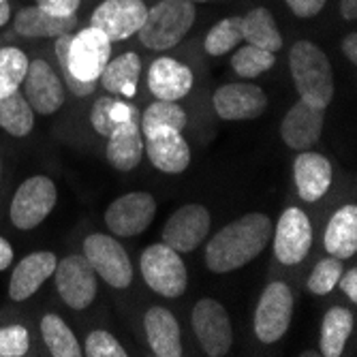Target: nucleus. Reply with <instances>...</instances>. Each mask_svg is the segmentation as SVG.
<instances>
[{
	"mask_svg": "<svg viewBox=\"0 0 357 357\" xmlns=\"http://www.w3.org/2000/svg\"><path fill=\"white\" fill-rule=\"evenodd\" d=\"M30 340L24 326L0 328V357H22L28 353Z\"/></svg>",
	"mask_w": 357,
	"mask_h": 357,
	"instance_id": "obj_35",
	"label": "nucleus"
},
{
	"mask_svg": "<svg viewBox=\"0 0 357 357\" xmlns=\"http://www.w3.org/2000/svg\"><path fill=\"white\" fill-rule=\"evenodd\" d=\"M58 261L56 255L50 250H41V252H32L28 257H24L17 264V268L11 274V282H9V296L15 302H24L30 296H35L41 289V284L54 276Z\"/></svg>",
	"mask_w": 357,
	"mask_h": 357,
	"instance_id": "obj_17",
	"label": "nucleus"
},
{
	"mask_svg": "<svg viewBox=\"0 0 357 357\" xmlns=\"http://www.w3.org/2000/svg\"><path fill=\"white\" fill-rule=\"evenodd\" d=\"M328 0H287V7L298 17H314Z\"/></svg>",
	"mask_w": 357,
	"mask_h": 357,
	"instance_id": "obj_39",
	"label": "nucleus"
},
{
	"mask_svg": "<svg viewBox=\"0 0 357 357\" xmlns=\"http://www.w3.org/2000/svg\"><path fill=\"white\" fill-rule=\"evenodd\" d=\"M342 276V264L340 259L336 257H330V259H323V261H319L312 270V274L308 276V291L314 296H328L330 291L338 284Z\"/></svg>",
	"mask_w": 357,
	"mask_h": 357,
	"instance_id": "obj_34",
	"label": "nucleus"
},
{
	"mask_svg": "<svg viewBox=\"0 0 357 357\" xmlns=\"http://www.w3.org/2000/svg\"><path fill=\"white\" fill-rule=\"evenodd\" d=\"M210 212L199 204H188L176 210L163 229V244L176 252H192L210 231Z\"/></svg>",
	"mask_w": 357,
	"mask_h": 357,
	"instance_id": "obj_13",
	"label": "nucleus"
},
{
	"mask_svg": "<svg viewBox=\"0 0 357 357\" xmlns=\"http://www.w3.org/2000/svg\"><path fill=\"white\" fill-rule=\"evenodd\" d=\"M114 96H101L99 101L94 103L92 112H90V122L94 126V131L99 133L101 137H109L112 131L118 126V122L112 116V107H114Z\"/></svg>",
	"mask_w": 357,
	"mask_h": 357,
	"instance_id": "obj_37",
	"label": "nucleus"
},
{
	"mask_svg": "<svg viewBox=\"0 0 357 357\" xmlns=\"http://www.w3.org/2000/svg\"><path fill=\"white\" fill-rule=\"evenodd\" d=\"M56 289L62 302L73 310H84L96 298V272L84 255L64 257L54 270Z\"/></svg>",
	"mask_w": 357,
	"mask_h": 357,
	"instance_id": "obj_8",
	"label": "nucleus"
},
{
	"mask_svg": "<svg viewBox=\"0 0 357 357\" xmlns=\"http://www.w3.org/2000/svg\"><path fill=\"white\" fill-rule=\"evenodd\" d=\"M56 184L47 176H32L15 190L11 202V222L17 229H35L54 210Z\"/></svg>",
	"mask_w": 357,
	"mask_h": 357,
	"instance_id": "obj_6",
	"label": "nucleus"
},
{
	"mask_svg": "<svg viewBox=\"0 0 357 357\" xmlns=\"http://www.w3.org/2000/svg\"><path fill=\"white\" fill-rule=\"evenodd\" d=\"M142 73V60L135 52H126L118 56L116 60H109L107 67L101 73V84L112 94L122 96H135L137 82Z\"/></svg>",
	"mask_w": 357,
	"mask_h": 357,
	"instance_id": "obj_25",
	"label": "nucleus"
},
{
	"mask_svg": "<svg viewBox=\"0 0 357 357\" xmlns=\"http://www.w3.org/2000/svg\"><path fill=\"white\" fill-rule=\"evenodd\" d=\"M326 122V109L314 107L306 101H298L291 107L280 124V135L284 144L294 150H306L312 148L323 131Z\"/></svg>",
	"mask_w": 357,
	"mask_h": 357,
	"instance_id": "obj_16",
	"label": "nucleus"
},
{
	"mask_svg": "<svg viewBox=\"0 0 357 357\" xmlns=\"http://www.w3.org/2000/svg\"><path fill=\"white\" fill-rule=\"evenodd\" d=\"M148 15L144 0H105L94 9L90 26L99 28L103 35L114 41H124L142 28Z\"/></svg>",
	"mask_w": 357,
	"mask_h": 357,
	"instance_id": "obj_11",
	"label": "nucleus"
},
{
	"mask_svg": "<svg viewBox=\"0 0 357 357\" xmlns=\"http://www.w3.org/2000/svg\"><path fill=\"white\" fill-rule=\"evenodd\" d=\"M11 261H13V248L5 238H0V272L7 270Z\"/></svg>",
	"mask_w": 357,
	"mask_h": 357,
	"instance_id": "obj_41",
	"label": "nucleus"
},
{
	"mask_svg": "<svg viewBox=\"0 0 357 357\" xmlns=\"http://www.w3.org/2000/svg\"><path fill=\"white\" fill-rule=\"evenodd\" d=\"M242 39L248 45H257L274 54L282 47V37L276 28V22L264 7L252 9L242 17Z\"/></svg>",
	"mask_w": 357,
	"mask_h": 357,
	"instance_id": "obj_26",
	"label": "nucleus"
},
{
	"mask_svg": "<svg viewBox=\"0 0 357 357\" xmlns=\"http://www.w3.org/2000/svg\"><path fill=\"white\" fill-rule=\"evenodd\" d=\"M274 52L261 50L257 45H244L242 50H238L231 58V67L240 77H257L266 71H270L274 67Z\"/></svg>",
	"mask_w": 357,
	"mask_h": 357,
	"instance_id": "obj_33",
	"label": "nucleus"
},
{
	"mask_svg": "<svg viewBox=\"0 0 357 357\" xmlns=\"http://www.w3.org/2000/svg\"><path fill=\"white\" fill-rule=\"evenodd\" d=\"M342 54L351 62H357V35H355V32H351V35L344 37V41H342Z\"/></svg>",
	"mask_w": 357,
	"mask_h": 357,
	"instance_id": "obj_42",
	"label": "nucleus"
},
{
	"mask_svg": "<svg viewBox=\"0 0 357 357\" xmlns=\"http://www.w3.org/2000/svg\"><path fill=\"white\" fill-rule=\"evenodd\" d=\"M212 101L222 120H252L268 107L266 92L255 84H227L214 92Z\"/></svg>",
	"mask_w": 357,
	"mask_h": 357,
	"instance_id": "obj_15",
	"label": "nucleus"
},
{
	"mask_svg": "<svg viewBox=\"0 0 357 357\" xmlns=\"http://www.w3.org/2000/svg\"><path fill=\"white\" fill-rule=\"evenodd\" d=\"M35 124V109L30 107L26 96L17 92L0 99V126L13 137H26Z\"/></svg>",
	"mask_w": 357,
	"mask_h": 357,
	"instance_id": "obj_28",
	"label": "nucleus"
},
{
	"mask_svg": "<svg viewBox=\"0 0 357 357\" xmlns=\"http://www.w3.org/2000/svg\"><path fill=\"white\" fill-rule=\"evenodd\" d=\"M192 328L195 334L199 338L202 349L212 355L220 357L229 353L231 342H234V332H231V321L227 310L216 302V300H199L192 308Z\"/></svg>",
	"mask_w": 357,
	"mask_h": 357,
	"instance_id": "obj_10",
	"label": "nucleus"
},
{
	"mask_svg": "<svg viewBox=\"0 0 357 357\" xmlns=\"http://www.w3.org/2000/svg\"><path fill=\"white\" fill-rule=\"evenodd\" d=\"M274 234V225L266 214H246L229 222L208 242L206 266L216 274L234 272L259 257Z\"/></svg>",
	"mask_w": 357,
	"mask_h": 357,
	"instance_id": "obj_1",
	"label": "nucleus"
},
{
	"mask_svg": "<svg viewBox=\"0 0 357 357\" xmlns=\"http://www.w3.org/2000/svg\"><path fill=\"white\" fill-rule=\"evenodd\" d=\"M41 334H43V340H45V344L54 357H79V355H84L75 334L69 330V326L58 314H45L43 317Z\"/></svg>",
	"mask_w": 357,
	"mask_h": 357,
	"instance_id": "obj_29",
	"label": "nucleus"
},
{
	"mask_svg": "<svg viewBox=\"0 0 357 357\" xmlns=\"http://www.w3.org/2000/svg\"><path fill=\"white\" fill-rule=\"evenodd\" d=\"M24 96L30 107L41 116L56 114L64 103V86L60 77L45 60L28 62V71L24 77Z\"/></svg>",
	"mask_w": 357,
	"mask_h": 357,
	"instance_id": "obj_14",
	"label": "nucleus"
},
{
	"mask_svg": "<svg viewBox=\"0 0 357 357\" xmlns=\"http://www.w3.org/2000/svg\"><path fill=\"white\" fill-rule=\"evenodd\" d=\"M294 317V294L284 282H272L266 287L261 300L255 310V334L257 338L272 344L280 340Z\"/></svg>",
	"mask_w": 357,
	"mask_h": 357,
	"instance_id": "obj_7",
	"label": "nucleus"
},
{
	"mask_svg": "<svg viewBox=\"0 0 357 357\" xmlns=\"http://www.w3.org/2000/svg\"><path fill=\"white\" fill-rule=\"evenodd\" d=\"M197 9L190 0H160L158 5L148 9L142 24L139 39L148 50L163 52L178 45L195 24Z\"/></svg>",
	"mask_w": 357,
	"mask_h": 357,
	"instance_id": "obj_3",
	"label": "nucleus"
},
{
	"mask_svg": "<svg viewBox=\"0 0 357 357\" xmlns=\"http://www.w3.org/2000/svg\"><path fill=\"white\" fill-rule=\"evenodd\" d=\"M289 69L302 101L328 109L334 99V73L326 52L310 41H298L289 52Z\"/></svg>",
	"mask_w": 357,
	"mask_h": 357,
	"instance_id": "obj_2",
	"label": "nucleus"
},
{
	"mask_svg": "<svg viewBox=\"0 0 357 357\" xmlns=\"http://www.w3.org/2000/svg\"><path fill=\"white\" fill-rule=\"evenodd\" d=\"M242 41V17H225L206 35V52L210 56H225Z\"/></svg>",
	"mask_w": 357,
	"mask_h": 357,
	"instance_id": "obj_32",
	"label": "nucleus"
},
{
	"mask_svg": "<svg viewBox=\"0 0 357 357\" xmlns=\"http://www.w3.org/2000/svg\"><path fill=\"white\" fill-rule=\"evenodd\" d=\"M328 252L336 259H349L357 250V208L353 204L340 208L328 222L326 236H323Z\"/></svg>",
	"mask_w": 357,
	"mask_h": 357,
	"instance_id": "obj_24",
	"label": "nucleus"
},
{
	"mask_svg": "<svg viewBox=\"0 0 357 357\" xmlns=\"http://www.w3.org/2000/svg\"><path fill=\"white\" fill-rule=\"evenodd\" d=\"M340 13L344 20L357 17V0H340Z\"/></svg>",
	"mask_w": 357,
	"mask_h": 357,
	"instance_id": "obj_43",
	"label": "nucleus"
},
{
	"mask_svg": "<svg viewBox=\"0 0 357 357\" xmlns=\"http://www.w3.org/2000/svg\"><path fill=\"white\" fill-rule=\"evenodd\" d=\"M84 257L107 284L126 289L133 280V266L120 242L105 234H92L84 240Z\"/></svg>",
	"mask_w": 357,
	"mask_h": 357,
	"instance_id": "obj_5",
	"label": "nucleus"
},
{
	"mask_svg": "<svg viewBox=\"0 0 357 357\" xmlns=\"http://www.w3.org/2000/svg\"><path fill=\"white\" fill-rule=\"evenodd\" d=\"M82 0H37V7L56 17H71L79 9Z\"/></svg>",
	"mask_w": 357,
	"mask_h": 357,
	"instance_id": "obj_38",
	"label": "nucleus"
},
{
	"mask_svg": "<svg viewBox=\"0 0 357 357\" xmlns=\"http://www.w3.org/2000/svg\"><path fill=\"white\" fill-rule=\"evenodd\" d=\"M144 150L150 163L165 174H182L190 163V148L180 131H156L146 135Z\"/></svg>",
	"mask_w": 357,
	"mask_h": 357,
	"instance_id": "obj_18",
	"label": "nucleus"
},
{
	"mask_svg": "<svg viewBox=\"0 0 357 357\" xmlns=\"http://www.w3.org/2000/svg\"><path fill=\"white\" fill-rule=\"evenodd\" d=\"M190 3H208V0H190Z\"/></svg>",
	"mask_w": 357,
	"mask_h": 357,
	"instance_id": "obj_45",
	"label": "nucleus"
},
{
	"mask_svg": "<svg viewBox=\"0 0 357 357\" xmlns=\"http://www.w3.org/2000/svg\"><path fill=\"white\" fill-rule=\"evenodd\" d=\"M11 17V7L9 0H0V26H5Z\"/></svg>",
	"mask_w": 357,
	"mask_h": 357,
	"instance_id": "obj_44",
	"label": "nucleus"
},
{
	"mask_svg": "<svg viewBox=\"0 0 357 357\" xmlns=\"http://www.w3.org/2000/svg\"><path fill=\"white\" fill-rule=\"evenodd\" d=\"M142 274L148 287L165 298H178L186 291L188 274L180 252L167 244H152L142 255Z\"/></svg>",
	"mask_w": 357,
	"mask_h": 357,
	"instance_id": "obj_4",
	"label": "nucleus"
},
{
	"mask_svg": "<svg viewBox=\"0 0 357 357\" xmlns=\"http://www.w3.org/2000/svg\"><path fill=\"white\" fill-rule=\"evenodd\" d=\"M77 26V17H56L41 7H24L15 15V32L28 39H58Z\"/></svg>",
	"mask_w": 357,
	"mask_h": 357,
	"instance_id": "obj_23",
	"label": "nucleus"
},
{
	"mask_svg": "<svg viewBox=\"0 0 357 357\" xmlns=\"http://www.w3.org/2000/svg\"><path fill=\"white\" fill-rule=\"evenodd\" d=\"M338 284H340V289L344 291L347 298H349L351 302H357V270L342 272Z\"/></svg>",
	"mask_w": 357,
	"mask_h": 357,
	"instance_id": "obj_40",
	"label": "nucleus"
},
{
	"mask_svg": "<svg viewBox=\"0 0 357 357\" xmlns=\"http://www.w3.org/2000/svg\"><path fill=\"white\" fill-rule=\"evenodd\" d=\"M353 332V314L347 308L334 306L323 317L321 326V355L338 357Z\"/></svg>",
	"mask_w": 357,
	"mask_h": 357,
	"instance_id": "obj_27",
	"label": "nucleus"
},
{
	"mask_svg": "<svg viewBox=\"0 0 357 357\" xmlns=\"http://www.w3.org/2000/svg\"><path fill=\"white\" fill-rule=\"evenodd\" d=\"M144 328H146L148 344L158 357H180L182 355L180 326H178L176 317L167 308L152 306L144 317Z\"/></svg>",
	"mask_w": 357,
	"mask_h": 357,
	"instance_id": "obj_22",
	"label": "nucleus"
},
{
	"mask_svg": "<svg viewBox=\"0 0 357 357\" xmlns=\"http://www.w3.org/2000/svg\"><path fill=\"white\" fill-rule=\"evenodd\" d=\"M156 216V202L150 192H128L118 197L105 212L109 231L120 238L144 234Z\"/></svg>",
	"mask_w": 357,
	"mask_h": 357,
	"instance_id": "obj_12",
	"label": "nucleus"
},
{
	"mask_svg": "<svg viewBox=\"0 0 357 357\" xmlns=\"http://www.w3.org/2000/svg\"><path fill=\"white\" fill-rule=\"evenodd\" d=\"M28 58L17 47L0 50V99L20 90V84L28 71Z\"/></svg>",
	"mask_w": 357,
	"mask_h": 357,
	"instance_id": "obj_31",
	"label": "nucleus"
},
{
	"mask_svg": "<svg viewBox=\"0 0 357 357\" xmlns=\"http://www.w3.org/2000/svg\"><path fill=\"white\" fill-rule=\"evenodd\" d=\"M274 236V255L284 266L302 264L312 246V225L300 208H287L278 218Z\"/></svg>",
	"mask_w": 357,
	"mask_h": 357,
	"instance_id": "obj_9",
	"label": "nucleus"
},
{
	"mask_svg": "<svg viewBox=\"0 0 357 357\" xmlns=\"http://www.w3.org/2000/svg\"><path fill=\"white\" fill-rule=\"evenodd\" d=\"M105 156L118 172H131L139 165L144 156V139L137 118L118 124L107 137Z\"/></svg>",
	"mask_w": 357,
	"mask_h": 357,
	"instance_id": "obj_21",
	"label": "nucleus"
},
{
	"mask_svg": "<svg viewBox=\"0 0 357 357\" xmlns=\"http://www.w3.org/2000/svg\"><path fill=\"white\" fill-rule=\"evenodd\" d=\"M148 86L158 101H180L192 88V73L174 58H156L148 73Z\"/></svg>",
	"mask_w": 357,
	"mask_h": 357,
	"instance_id": "obj_19",
	"label": "nucleus"
},
{
	"mask_svg": "<svg viewBox=\"0 0 357 357\" xmlns=\"http://www.w3.org/2000/svg\"><path fill=\"white\" fill-rule=\"evenodd\" d=\"M86 355L88 357H124L126 351L109 332L96 330L86 338Z\"/></svg>",
	"mask_w": 357,
	"mask_h": 357,
	"instance_id": "obj_36",
	"label": "nucleus"
},
{
	"mask_svg": "<svg viewBox=\"0 0 357 357\" xmlns=\"http://www.w3.org/2000/svg\"><path fill=\"white\" fill-rule=\"evenodd\" d=\"M294 178L300 197L312 204L328 192L332 184V165L317 152H302L294 163Z\"/></svg>",
	"mask_w": 357,
	"mask_h": 357,
	"instance_id": "obj_20",
	"label": "nucleus"
},
{
	"mask_svg": "<svg viewBox=\"0 0 357 357\" xmlns=\"http://www.w3.org/2000/svg\"><path fill=\"white\" fill-rule=\"evenodd\" d=\"M186 126V112L178 105V101H154L144 118H142V133L150 135L156 131H182Z\"/></svg>",
	"mask_w": 357,
	"mask_h": 357,
	"instance_id": "obj_30",
	"label": "nucleus"
}]
</instances>
